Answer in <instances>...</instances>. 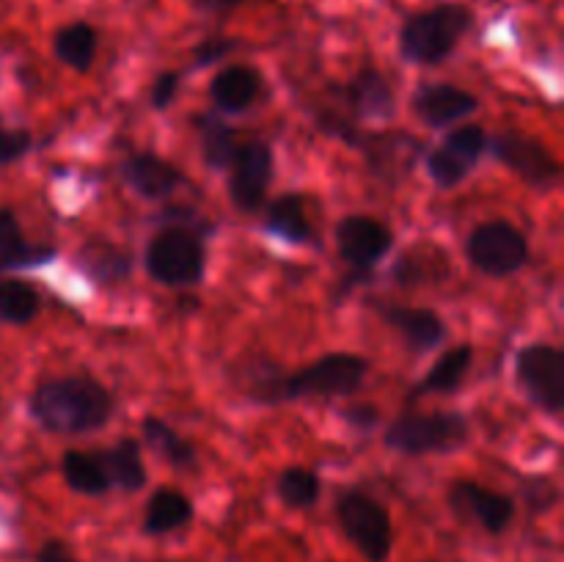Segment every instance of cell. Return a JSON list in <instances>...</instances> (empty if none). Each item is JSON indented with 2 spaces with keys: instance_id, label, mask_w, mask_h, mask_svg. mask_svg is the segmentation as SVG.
Wrapping results in <instances>:
<instances>
[{
  "instance_id": "cell-15",
  "label": "cell",
  "mask_w": 564,
  "mask_h": 562,
  "mask_svg": "<svg viewBox=\"0 0 564 562\" xmlns=\"http://www.w3.org/2000/svg\"><path fill=\"white\" fill-rule=\"evenodd\" d=\"M121 176L127 185L143 198H165L182 185V174L176 165L158 154H135L121 165Z\"/></svg>"
},
{
  "instance_id": "cell-11",
  "label": "cell",
  "mask_w": 564,
  "mask_h": 562,
  "mask_svg": "<svg viewBox=\"0 0 564 562\" xmlns=\"http://www.w3.org/2000/svg\"><path fill=\"white\" fill-rule=\"evenodd\" d=\"M490 152L496 160L512 169L516 174H521L523 180L532 182V185H554L560 182V163L551 158L549 149L543 143L532 141V138L516 136V132H505V136H496L490 143Z\"/></svg>"
},
{
  "instance_id": "cell-34",
  "label": "cell",
  "mask_w": 564,
  "mask_h": 562,
  "mask_svg": "<svg viewBox=\"0 0 564 562\" xmlns=\"http://www.w3.org/2000/svg\"><path fill=\"white\" fill-rule=\"evenodd\" d=\"M36 562H77L75 556H72V551L66 549L61 540H47V543L39 549L36 554Z\"/></svg>"
},
{
  "instance_id": "cell-5",
  "label": "cell",
  "mask_w": 564,
  "mask_h": 562,
  "mask_svg": "<svg viewBox=\"0 0 564 562\" xmlns=\"http://www.w3.org/2000/svg\"><path fill=\"white\" fill-rule=\"evenodd\" d=\"M369 375V361L352 353H328L284 380V400L295 397H345Z\"/></svg>"
},
{
  "instance_id": "cell-24",
  "label": "cell",
  "mask_w": 564,
  "mask_h": 562,
  "mask_svg": "<svg viewBox=\"0 0 564 562\" xmlns=\"http://www.w3.org/2000/svg\"><path fill=\"white\" fill-rule=\"evenodd\" d=\"M471 361H474L471 345L452 347V350H446L444 356L433 364V369H430L427 378L419 383L416 391L419 395H433V391H438V395H449V391H455L457 386L463 383L466 372L471 369Z\"/></svg>"
},
{
  "instance_id": "cell-3",
  "label": "cell",
  "mask_w": 564,
  "mask_h": 562,
  "mask_svg": "<svg viewBox=\"0 0 564 562\" xmlns=\"http://www.w3.org/2000/svg\"><path fill=\"white\" fill-rule=\"evenodd\" d=\"M468 441V422L457 411L405 413L386 430V446L402 455L452 452Z\"/></svg>"
},
{
  "instance_id": "cell-22",
  "label": "cell",
  "mask_w": 564,
  "mask_h": 562,
  "mask_svg": "<svg viewBox=\"0 0 564 562\" xmlns=\"http://www.w3.org/2000/svg\"><path fill=\"white\" fill-rule=\"evenodd\" d=\"M99 36L88 22H72V25L61 28L53 39V53L61 64L72 66L77 72L91 69L94 55H97Z\"/></svg>"
},
{
  "instance_id": "cell-32",
  "label": "cell",
  "mask_w": 564,
  "mask_h": 562,
  "mask_svg": "<svg viewBox=\"0 0 564 562\" xmlns=\"http://www.w3.org/2000/svg\"><path fill=\"white\" fill-rule=\"evenodd\" d=\"M235 47H237L235 39L215 36V39H207V42L198 44V47L193 50V58H196V66H209V64H215V61L224 58V55H229Z\"/></svg>"
},
{
  "instance_id": "cell-29",
  "label": "cell",
  "mask_w": 564,
  "mask_h": 562,
  "mask_svg": "<svg viewBox=\"0 0 564 562\" xmlns=\"http://www.w3.org/2000/svg\"><path fill=\"white\" fill-rule=\"evenodd\" d=\"M39 314V295L25 281H0V320L11 325L31 323Z\"/></svg>"
},
{
  "instance_id": "cell-6",
  "label": "cell",
  "mask_w": 564,
  "mask_h": 562,
  "mask_svg": "<svg viewBox=\"0 0 564 562\" xmlns=\"http://www.w3.org/2000/svg\"><path fill=\"white\" fill-rule=\"evenodd\" d=\"M147 270L169 287H191L204 275V246L193 231L165 229L147 248Z\"/></svg>"
},
{
  "instance_id": "cell-10",
  "label": "cell",
  "mask_w": 564,
  "mask_h": 562,
  "mask_svg": "<svg viewBox=\"0 0 564 562\" xmlns=\"http://www.w3.org/2000/svg\"><path fill=\"white\" fill-rule=\"evenodd\" d=\"M229 196L242 213H253L264 202L270 180H273V152L268 143L251 141L237 149L229 165Z\"/></svg>"
},
{
  "instance_id": "cell-2",
  "label": "cell",
  "mask_w": 564,
  "mask_h": 562,
  "mask_svg": "<svg viewBox=\"0 0 564 562\" xmlns=\"http://www.w3.org/2000/svg\"><path fill=\"white\" fill-rule=\"evenodd\" d=\"M474 14L463 3H441L422 14L408 17L400 31L402 58L411 64L433 66L455 53L460 39L471 31Z\"/></svg>"
},
{
  "instance_id": "cell-8",
  "label": "cell",
  "mask_w": 564,
  "mask_h": 562,
  "mask_svg": "<svg viewBox=\"0 0 564 562\" xmlns=\"http://www.w3.org/2000/svg\"><path fill=\"white\" fill-rule=\"evenodd\" d=\"M516 372L534 406L556 417L564 411V353L554 345L534 342L516 356Z\"/></svg>"
},
{
  "instance_id": "cell-36",
  "label": "cell",
  "mask_w": 564,
  "mask_h": 562,
  "mask_svg": "<svg viewBox=\"0 0 564 562\" xmlns=\"http://www.w3.org/2000/svg\"><path fill=\"white\" fill-rule=\"evenodd\" d=\"M242 0H198V6L207 11H231L235 6H240Z\"/></svg>"
},
{
  "instance_id": "cell-28",
  "label": "cell",
  "mask_w": 564,
  "mask_h": 562,
  "mask_svg": "<svg viewBox=\"0 0 564 562\" xmlns=\"http://www.w3.org/2000/svg\"><path fill=\"white\" fill-rule=\"evenodd\" d=\"M198 136H202L204 163L215 171H226L237 154V138L229 125H224L215 116H196Z\"/></svg>"
},
{
  "instance_id": "cell-16",
  "label": "cell",
  "mask_w": 564,
  "mask_h": 562,
  "mask_svg": "<svg viewBox=\"0 0 564 562\" xmlns=\"http://www.w3.org/2000/svg\"><path fill=\"white\" fill-rule=\"evenodd\" d=\"M386 323L394 331H400L408 347L424 353L430 347L441 345L446 336L444 320L430 309H411V306H389L383 312Z\"/></svg>"
},
{
  "instance_id": "cell-21",
  "label": "cell",
  "mask_w": 564,
  "mask_h": 562,
  "mask_svg": "<svg viewBox=\"0 0 564 562\" xmlns=\"http://www.w3.org/2000/svg\"><path fill=\"white\" fill-rule=\"evenodd\" d=\"M53 259V248L28 246L11 209H0V268H33Z\"/></svg>"
},
{
  "instance_id": "cell-30",
  "label": "cell",
  "mask_w": 564,
  "mask_h": 562,
  "mask_svg": "<svg viewBox=\"0 0 564 562\" xmlns=\"http://www.w3.org/2000/svg\"><path fill=\"white\" fill-rule=\"evenodd\" d=\"M275 490H279L281 501H284L286 507H297V510H303V507H312L314 501L319 499V479L317 474L308 472V468H286V472L279 474V483H275Z\"/></svg>"
},
{
  "instance_id": "cell-23",
  "label": "cell",
  "mask_w": 564,
  "mask_h": 562,
  "mask_svg": "<svg viewBox=\"0 0 564 562\" xmlns=\"http://www.w3.org/2000/svg\"><path fill=\"white\" fill-rule=\"evenodd\" d=\"M99 461H102L110 485H119V488L124 490H138L147 485V468H143L138 441H119L116 446L105 450L102 455H99Z\"/></svg>"
},
{
  "instance_id": "cell-4",
  "label": "cell",
  "mask_w": 564,
  "mask_h": 562,
  "mask_svg": "<svg viewBox=\"0 0 564 562\" xmlns=\"http://www.w3.org/2000/svg\"><path fill=\"white\" fill-rule=\"evenodd\" d=\"M336 516H339L341 529L352 540L364 560L386 562L394 545V529H391L389 512L380 501L361 490H347L336 501Z\"/></svg>"
},
{
  "instance_id": "cell-7",
  "label": "cell",
  "mask_w": 564,
  "mask_h": 562,
  "mask_svg": "<svg viewBox=\"0 0 564 562\" xmlns=\"http://www.w3.org/2000/svg\"><path fill=\"white\" fill-rule=\"evenodd\" d=\"M468 259L485 275H512L529 262V242L521 229L507 220H490L477 226L468 237Z\"/></svg>"
},
{
  "instance_id": "cell-20",
  "label": "cell",
  "mask_w": 564,
  "mask_h": 562,
  "mask_svg": "<svg viewBox=\"0 0 564 562\" xmlns=\"http://www.w3.org/2000/svg\"><path fill=\"white\" fill-rule=\"evenodd\" d=\"M193 518V505L185 494L174 488H160L152 494L143 516V532L147 534H169L174 529L185 527Z\"/></svg>"
},
{
  "instance_id": "cell-19",
  "label": "cell",
  "mask_w": 564,
  "mask_h": 562,
  "mask_svg": "<svg viewBox=\"0 0 564 562\" xmlns=\"http://www.w3.org/2000/svg\"><path fill=\"white\" fill-rule=\"evenodd\" d=\"M80 268L99 284H113L130 275L132 257L127 248L113 246L108 240H91L80 251Z\"/></svg>"
},
{
  "instance_id": "cell-12",
  "label": "cell",
  "mask_w": 564,
  "mask_h": 562,
  "mask_svg": "<svg viewBox=\"0 0 564 562\" xmlns=\"http://www.w3.org/2000/svg\"><path fill=\"white\" fill-rule=\"evenodd\" d=\"M394 235L386 224L369 218V215H347L336 226V246H339L341 259L352 264V268H372L380 259L389 253Z\"/></svg>"
},
{
  "instance_id": "cell-9",
  "label": "cell",
  "mask_w": 564,
  "mask_h": 562,
  "mask_svg": "<svg viewBox=\"0 0 564 562\" xmlns=\"http://www.w3.org/2000/svg\"><path fill=\"white\" fill-rule=\"evenodd\" d=\"M488 149V136L482 127L466 125L444 138L438 149L427 154V171L438 187H455L471 174L477 160Z\"/></svg>"
},
{
  "instance_id": "cell-18",
  "label": "cell",
  "mask_w": 564,
  "mask_h": 562,
  "mask_svg": "<svg viewBox=\"0 0 564 562\" xmlns=\"http://www.w3.org/2000/svg\"><path fill=\"white\" fill-rule=\"evenodd\" d=\"M350 108L367 119H386L394 114V94L386 77L375 69H364L350 86L345 88Z\"/></svg>"
},
{
  "instance_id": "cell-14",
  "label": "cell",
  "mask_w": 564,
  "mask_h": 562,
  "mask_svg": "<svg viewBox=\"0 0 564 562\" xmlns=\"http://www.w3.org/2000/svg\"><path fill=\"white\" fill-rule=\"evenodd\" d=\"M479 108V99L452 83H427L413 97V110L430 127H446L466 119Z\"/></svg>"
},
{
  "instance_id": "cell-1",
  "label": "cell",
  "mask_w": 564,
  "mask_h": 562,
  "mask_svg": "<svg viewBox=\"0 0 564 562\" xmlns=\"http://www.w3.org/2000/svg\"><path fill=\"white\" fill-rule=\"evenodd\" d=\"M31 417L58 435H80L105 428L113 417V397L86 375L55 378L31 395Z\"/></svg>"
},
{
  "instance_id": "cell-17",
  "label": "cell",
  "mask_w": 564,
  "mask_h": 562,
  "mask_svg": "<svg viewBox=\"0 0 564 562\" xmlns=\"http://www.w3.org/2000/svg\"><path fill=\"white\" fill-rule=\"evenodd\" d=\"M259 88H262V80L251 66H226L209 83V99L215 108L240 114L259 97Z\"/></svg>"
},
{
  "instance_id": "cell-13",
  "label": "cell",
  "mask_w": 564,
  "mask_h": 562,
  "mask_svg": "<svg viewBox=\"0 0 564 562\" xmlns=\"http://www.w3.org/2000/svg\"><path fill=\"white\" fill-rule=\"evenodd\" d=\"M449 499L463 518L479 523L490 534L505 532L516 516V505H512L510 496L496 494V490L471 483V479H457L449 490Z\"/></svg>"
},
{
  "instance_id": "cell-31",
  "label": "cell",
  "mask_w": 564,
  "mask_h": 562,
  "mask_svg": "<svg viewBox=\"0 0 564 562\" xmlns=\"http://www.w3.org/2000/svg\"><path fill=\"white\" fill-rule=\"evenodd\" d=\"M31 143V132L0 127V165H9L14 160H20L22 154H28Z\"/></svg>"
},
{
  "instance_id": "cell-27",
  "label": "cell",
  "mask_w": 564,
  "mask_h": 562,
  "mask_svg": "<svg viewBox=\"0 0 564 562\" xmlns=\"http://www.w3.org/2000/svg\"><path fill=\"white\" fill-rule=\"evenodd\" d=\"M61 468H64L66 485L72 490H77V494L99 496L110 488V479L105 474L102 461H99V455H91V452L69 450L64 455Z\"/></svg>"
},
{
  "instance_id": "cell-33",
  "label": "cell",
  "mask_w": 564,
  "mask_h": 562,
  "mask_svg": "<svg viewBox=\"0 0 564 562\" xmlns=\"http://www.w3.org/2000/svg\"><path fill=\"white\" fill-rule=\"evenodd\" d=\"M176 91H180V72H163L152 86V105L158 110H165L174 102Z\"/></svg>"
},
{
  "instance_id": "cell-35",
  "label": "cell",
  "mask_w": 564,
  "mask_h": 562,
  "mask_svg": "<svg viewBox=\"0 0 564 562\" xmlns=\"http://www.w3.org/2000/svg\"><path fill=\"white\" fill-rule=\"evenodd\" d=\"M345 417L350 419L352 424H358V428H372V424L378 422V411H375V408H367V406L350 408V411H347Z\"/></svg>"
},
{
  "instance_id": "cell-25",
  "label": "cell",
  "mask_w": 564,
  "mask_h": 562,
  "mask_svg": "<svg viewBox=\"0 0 564 562\" xmlns=\"http://www.w3.org/2000/svg\"><path fill=\"white\" fill-rule=\"evenodd\" d=\"M268 229L275 237H284L290 242H308L312 240V224L306 218V209H303V198L297 193H284V196L275 198L268 209V218H264Z\"/></svg>"
},
{
  "instance_id": "cell-26",
  "label": "cell",
  "mask_w": 564,
  "mask_h": 562,
  "mask_svg": "<svg viewBox=\"0 0 564 562\" xmlns=\"http://www.w3.org/2000/svg\"><path fill=\"white\" fill-rule=\"evenodd\" d=\"M141 433L143 439H147V444L152 446L165 463H171V466L176 468L196 466V450H193L191 441L182 439V435L176 433L174 428H169L163 419L147 417L141 422Z\"/></svg>"
}]
</instances>
